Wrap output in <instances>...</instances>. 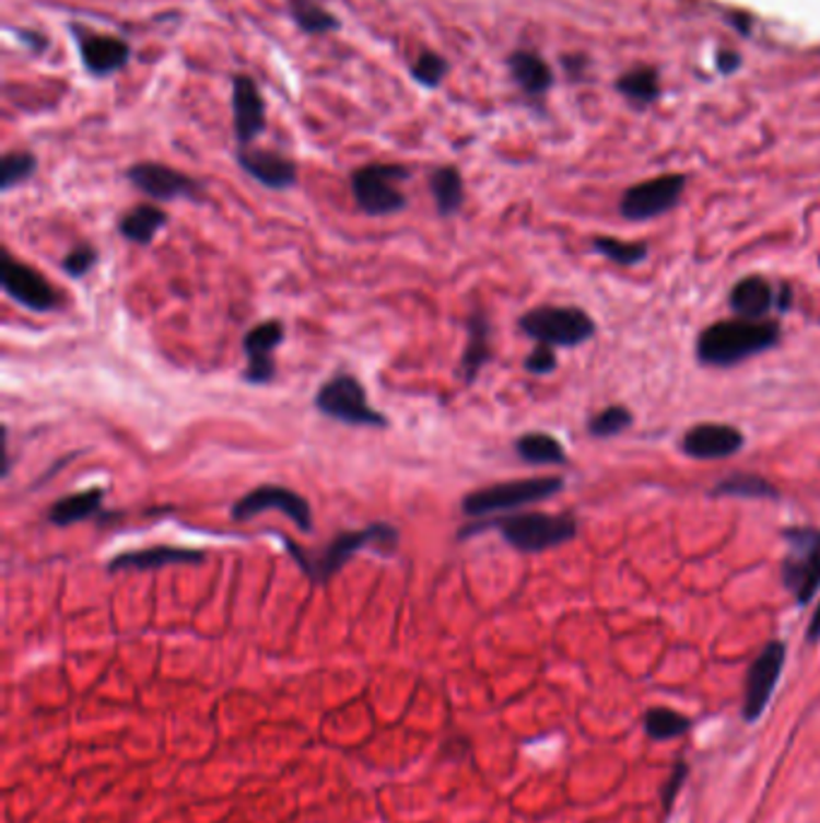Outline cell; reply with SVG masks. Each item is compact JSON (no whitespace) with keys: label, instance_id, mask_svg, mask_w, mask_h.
Listing matches in <instances>:
<instances>
[{"label":"cell","instance_id":"obj_1","mask_svg":"<svg viewBox=\"0 0 820 823\" xmlns=\"http://www.w3.org/2000/svg\"><path fill=\"white\" fill-rule=\"evenodd\" d=\"M400 530L390 523H371L361 530L340 532L330 544H325L320 552H308L298 547L294 540H284L286 554L301 566L313 586H328L330 580L342 571L349 559L366 549H376L383 556H390L400 547Z\"/></svg>","mask_w":820,"mask_h":823},{"label":"cell","instance_id":"obj_2","mask_svg":"<svg viewBox=\"0 0 820 823\" xmlns=\"http://www.w3.org/2000/svg\"><path fill=\"white\" fill-rule=\"evenodd\" d=\"M487 530H499L501 537L523 554H539L571 542L577 535L575 518L569 513H511L496 518H477L457 530V540H469Z\"/></svg>","mask_w":820,"mask_h":823},{"label":"cell","instance_id":"obj_3","mask_svg":"<svg viewBox=\"0 0 820 823\" xmlns=\"http://www.w3.org/2000/svg\"><path fill=\"white\" fill-rule=\"evenodd\" d=\"M777 343L780 325L770 318L719 321L698 337V359L707 367H731L765 352V349L775 347Z\"/></svg>","mask_w":820,"mask_h":823},{"label":"cell","instance_id":"obj_4","mask_svg":"<svg viewBox=\"0 0 820 823\" xmlns=\"http://www.w3.org/2000/svg\"><path fill=\"white\" fill-rule=\"evenodd\" d=\"M563 489L561 477H527V479H511L501 484H491L484 489L469 491L460 508L469 518H493L499 513H511L515 508L532 506L539 501H547Z\"/></svg>","mask_w":820,"mask_h":823},{"label":"cell","instance_id":"obj_5","mask_svg":"<svg viewBox=\"0 0 820 823\" xmlns=\"http://www.w3.org/2000/svg\"><path fill=\"white\" fill-rule=\"evenodd\" d=\"M313 405H316L323 417L347 424V427H390V419L368 403L366 389L356 376H352V373H337V376L325 381L316 397H313Z\"/></svg>","mask_w":820,"mask_h":823},{"label":"cell","instance_id":"obj_6","mask_svg":"<svg viewBox=\"0 0 820 823\" xmlns=\"http://www.w3.org/2000/svg\"><path fill=\"white\" fill-rule=\"evenodd\" d=\"M412 176L409 166L395 162H371L352 174V196L356 208L368 217H390L407 208V196L397 188Z\"/></svg>","mask_w":820,"mask_h":823},{"label":"cell","instance_id":"obj_7","mask_svg":"<svg viewBox=\"0 0 820 823\" xmlns=\"http://www.w3.org/2000/svg\"><path fill=\"white\" fill-rule=\"evenodd\" d=\"M520 331L537 345L577 347L595 335V321L575 306H539L520 316Z\"/></svg>","mask_w":820,"mask_h":823},{"label":"cell","instance_id":"obj_8","mask_svg":"<svg viewBox=\"0 0 820 823\" xmlns=\"http://www.w3.org/2000/svg\"><path fill=\"white\" fill-rule=\"evenodd\" d=\"M787 556L782 580L799 604H809L820 588V530L792 528L785 532Z\"/></svg>","mask_w":820,"mask_h":823},{"label":"cell","instance_id":"obj_9","mask_svg":"<svg viewBox=\"0 0 820 823\" xmlns=\"http://www.w3.org/2000/svg\"><path fill=\"white\" fill-rule=\"evenodd\" d=\"M0 287L12 301L32 313H54L63 306V292L44 273L17 260L8 251L0 265Z\"/></svg>","mask_w":820,"mask_h":823},{"label":"cell","instance_id":"obj_10","mask_svg":"<svg viewBox=\"0 0 820 823\" xmlns=\"http://www.w3.org/2000/svg\"><path fill=\"white\" fill-rule=\"evenodd\" d=\"M270 511H280L282 515H286L301 532H311L313 525H316L308 499H304L294 489L282 487V484H260V487L241 496L232 506V518L236 523H244V520H253Z\"/></svg>","mask_w":820,"mask_h":823},{"label":"cell","instance_id":"obj_11","mask_svg":"<svg viewBox=\"0 0 820 823\" xmlns=\"http://www.w3.org/2000/svg\"><path fill=\"white\" fill-rule=\"evenodd\" d=\"M126 178L132 188H138L144 196L156 202H172V200H204V186L198 178H192L178 169L162 164V162H138L128 166Z\"/></svg>","mask_w":820,"mask_h":823},{"label":"cell","instance_id":"obj_12","mask_svg":"<svg viewBox=\"0 0 820 823\" xmlns=\"http://www.w3.org/2000/svg\"><path fill=\"white\" fill-rule=\"evenodd\" d=\"M70 34L78 44L82 68L90 72L92 78H108L124 70L130 58L132 48L126 39H120L116 34H104L82 27V24H70Z\"/></svg>","mask_w":820,"mask_h":823},{"label":"cell","instance_id":"obj_13","mask_svg":"<svg viewBox=\"0 0 820 823\" xmlns=\"http://www.w3.org/2000/svg\"><path fill=\"white\" fill-rule=\"evenodd\" d=\"M686 178L681 174H667L643 181V184L625 190V196L621 200V215L625 220L633 222L653 220V217H659L669 212L671 208H677Z\"/></svg>","mask_w":820,"mask_h":823},{"label":"cell","instance_id":"obj_14","mask_svg":"<svg viewBox=\"0 0 820 823\" xmlns=\"http://www.w3.org/2000/svg\"><path fill=\"white\" fill-rule=\"evenodd\" d=\"M286 328L282 321L270 318L262 321L244 335V355H246V369L244 381L250 385H268L277 376V361L274 352L277 347L284 343Z\"/></svg>","mask_w":820,"mask_h":823},{"label":"cell","instance_id":"obj_15","mask_svg":"<svg viewBox=\"0 0 820 823\" xmlns=\"http://www.w3.org/2000/svg\"><path fill=\"white\" fill-rule=\"evenodd\" d=\"M785 656H787L785 644L773 640V644H768L761 656L753 660L749 676H746V694H743L746 720H758L763 716L768 700L777 686L782 668H785Z\"/></svg>","mask_w":820,"mask_h":823},{"label":"cell","instance_id":"obj_16","mask_svg":"<svg viewBox=\"0 0 820 823\" xmlns=\"http://www.w3.org/2000/svg\"><path fill=\"white\" fill-rule=\"evenodd\" d=\"M265 100L260 94L258 82L248 72H238L232 80V114H234V138L238 148H250L265 128H268V116H265Z\"/></svg>","mask_w":820,"mask_h":823},{"label":"cell","instance_id":"obj_17","mask_svg":"<svg viewBox=\"0 0 820 823\" xmlns=\"http://www.w3.org/2000/svg\"><path fill=\"white\" fill-rule=\"evenodd\" d=\"M236 162L253 181H258L260 186L270 190H289L298 181L296 162L274 150H260L253 148V144L250 148H238Z\"/></svg>","mask_w":820,"mask_h":823},{"label":"cell","instance_id":"obj_18","mask_svg":"<svg viewBox=\"0 0 820 823\" xmlns=\"http://www.w3.org/2000/svg\"><path fill=\"white\" fill-rule=\"evenodd\" d=\"M208 559V554L192 547H178V544H154L148 549L124 552L116 554L114 559H108L106 571L120 573V571H154V568L166 566H196Z\"/></svg>","mask_w":820,"mask_h":823},{"label":"cell","instance_id":"obj_19","mask_svg":"<svg viewBox=\"0 0 820 823\" xmlns=\"http://www.w3.org/2000/svg\"><path fill=\"white\" fill-rule=\"evenodd\" d=\"M746 439L737 427L729 424H698L683 436V453L695 460H722L737 455Z\"/></svg>","mask_w":820,"mask_h":823},{"label":"cell","instance_id":"obj_20","mask_svg":"<svg viewBox=\"0 0 820 823\" xmlns=\"http://www.w3.org/2000/svg\"><path fill=\"white\" fill-rule=\"evenodd\" d=\"M465 331H467V343L462 349V359H460V379L467 385H475L477 379L481 376V369H484L491 361V323L487 318V313L475 311L472 316L465 321Z\"/></svg>","mask_w":820,"mask_h":823},{"label":"cell","instance_id":"obj_21","mask_svg":"<svg viewBox=\"0 0 820 823\" xmlns=\"http://www.w3.org/2000/svg\"><path fill=\"white\" fill-rule=\"evenodd\" d=\"M104 499H106L104 487H90L87 491L63 496V499L54 501L51 508H48L46 520L54 528H70L75 523H84V520L102 518Z\"/></svg>","mask_w":820,"mask_h":823},{"label":"cell","instance_id":"obj_22","mask_svg":"<svg viewBox=\"0 0 820 823\" xmlns=\"http://www.w3.org/2000/svg\"><path fill=\"white\" fill-rule=\"evenodd\" d=\"M775 304V292L765 277L751 275L734 285L729 294V306L737 313V318L746 321H765L770 309Z\"/></svg>","mask_w":820,"mask_h":823},{"label":"cell","instance_id":"obj_23","mask_svg":"<svg viewBox=\"0 0 820 823\" xmlns=\"http://www.w3.org/2000/svg\"><path fill=\"white\" fill-rule=\"evenodd\" d=\"M168 224V215L154 202H140L118 220V234L136 246H150Z\"/></svg>","mask_w":820,"mask_h":823},{"label":"cell","instance_id":"obj_24","mask_svg":"<svg viewBox=\"0 0 820 823\" xmlns=\"http://www.w3.org/2000/svg\"><path fill=\"white\" fill-rule=\"evenodd\" d=\"M429 188L433 202H436V212L443 217V220H450L457 212L462 210L465 205V181L462 174L457 172V166L445 164L433 169V174L429 178Z\"/></svg>","mask_w":820,"mask_h":823},{"label":"cell","instance_id":"obj_25","mask_svg":"<svg viewBox=\"0 0 820 823\" xmlns=\"http://www.w3.org/2000/svg\"><path fill=\"white\" fill-rule=\"evenodd\" d=\"M508 68L513 72V80L529 96L544 94L553 82L549 63L535 51H513L508 58Z\"/></svg>","mask_w":820,"mask_h":823},{"label":"cell","instance_id":"obj_26","mask_svg":"<svg viewBox=\"0 0 820 823\" xmlns=\"http://www.w3.org/2000/svg\"><path fill=\"white\" fill-rule=\"evenodd\" d=\"M515 453L529 465H565V448L544 431H527L515 441Z\"/></svg>","mask_w":820,"mask_h":823},{"label":"cell","instance_id":"obj_27","mask_svg":"<svg viewBox=\"0 0 820 823\" xmlns=\"http://www.w3.org/2000/svg\"><path fill=\"white\" fill-rule=\"evenodd\" d=\"M289 18L304 34H330L342 27V22L328 8H323L318 0H289Z\"/></svg>","mask_w":820,"mask_h":823},{"label":"cell","instance_id":"obj_28","mask_svg":"<svg viewBox=\"0 0 820 823\" xmlns=\"http://www.w3.org/2000/svg\"><path fill=\"white\" fill-rule=\"evenodd\" d=\"M713 496H734V499H777V489L768 479L758 475H731L722 479L713 489Z\"/></svg>","mask_w":820,"mask_h":823},{"label":"cell","instance_id":"obj_29","mask_svg":"<svg viewBox=\"0 0 820 823\" xmlns=\"http://www.w3.org/2000/svg\"><path fill=\"white\" fill-rule=\"evenodd\" d=\"M36 169H39V160L27 150H12L3 154V160H0V190L8 193L15 186L27 184L36 174Z\"/></svg>","mask_w":820,"mask_h":823},{"label":"cell","instance_id":"obj_30","mask_svg":"<svg viewBox=\"0 0 820 823\" xmlns=\"http://www.w3.org/2000/svg\"><path fill=\"white\" fill-rule=\"evenodd\" d=\"M448 72H450L448 58L441 56L438 51H431V48L421 51L414 63L409 66V76H412V80L424 90H438L443 80L448 78Z\"/></svg>","mask_w":820,"mask_h":823},{"label":"cell","instance_id":"obj_31","mask_svg":"<svg viewBox=\"0 0 820 823\" xmlns=\"http://www.w3.org/2000/svg\"><path fill=\"white\" fill-rule=\"evenodd\" d=\"M593 248L601 258L619 265H637L647 256V246L641 244V241H621L613 236H597Z\"/></svg>","mask_w":820,"mask_h":823},{"label":"cell","instance_id":"obj_32","mask_svg":"<svg viewBox=\"0 0 820 823\" xmlns=\"http://www.w3.org/2000/svg\"><path fill=\"white\" fill-rule=\"evenodd\" d=\"M689 725L691 722L683 716L667 708L649 710L645 718V730L649 737H655V740H673V737H679L689 730Z\"/></svg>","mask_w":820,"mask_h":823},{"label":"cell","instance_id":"obj_33","mask_svg":"<svg viewBox=\"0 0 820 823\" xmlns=\"http://www.w3.org/2000/svg\"><path fill=\"white\" fill-rule=\"evenodd\" d=\"M631 424H633L631 409L613 405V407L601 409L599 415L589 419L587 427H589V433L597 436V439H609V436H619L623 429H629Z\"/></svg>","mask_w":820,"mask_h":823},{"label":"cell","instance_id":"obj_34","mask_svg":"<svg viewBox=\"0 0 820 823\" xmlns=\"http://www.w3.org/2000/svg\"><path fill=\"white\" fill-rule=\"evenodd\" d=\"M619 90L625 92V96H631V100H637V102L655 100L657 92H659L657 72L647 70V68H637V70L625 72V76L619 80Z\"/></svg>","mask_w":820,"mask_h":823},{"label":"cell","instance_id":"obj_35","mask_svg":"<svg viewBox=\"0 0 820 823\" xmlns=\"http://www.w3.org/2000/svg\"><path fill=\"white\" fill-rule=\"evenodd\" d=\"M96 260H99V251L87 244V241H82V244L72 246L66 253L63 260H60V268H63V273L72 277V280H82L84 275L92 273Z\"/></svg>","mask_w":820,"mask_h":823},{"label":"cell","instance_id":"obj_36","mask_svg":"<svg viewBox=\"0 0 820 823\" xmlns=\"http://www.w3.org/2000/svg\"><path fill=\"white\" fill-rule=\"evenodd\" d=\"M557 367H559L557 352H553V347L549 345H537L532 349V355L525 359V369L529 373H535V376H547V373H551Z\"/></svg>","mask_w":820,"mask_h":823},{"label":"cell","instance_id":"obj_37","mask_svg":"<svg viewBox=\"0 0 820 823\" xmlns=\"http://www.w3.org/2000/svg\"><path fill=\"white\" fill-rule=\"evenodd\" d=\"M15 34H17V42H22L24 46H27L32 54H44L46 51L48 39H46L44 34L32 32V30H15Z\"/></svg>","mask_w":820,"mask_h":823},{"label":"cell","instance_id":"obj_38","mask_svg":"<svg viewBox=\"0 0 820 823\" xmlns=\"http://www.w3.org/2000/svg\"><path fill=\"white\" fill-rule=\"evenodd\" d=\"M806 638H809V644H816V640L820 638V600H818V607L811 616V624H809V631H806Z\"/></svg>","mask_w":820,"mask_h":823}]
</instances>
